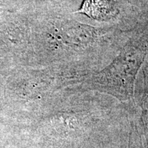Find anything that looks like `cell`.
Instances as JSON below:
<instances>
[{
  "label": "cell",
  "instance_id": "obj_2",
  "mask_svg": "<svg viewBox=\"0 0 148 148\" xmlns=\"http://www.w3.org/2000/svg\"><path fill=\"white\" fill-rule=\"evenodd\" d=\"M96 20H107L116 14L110 0H85L79 11Z\"/></svg>",
  "mask_w": 148,
  "mask_h": 148
},
{
  "label": "cell",
  "instance_id": "obj_1",
  "mask_svg": "<svg viewBox=\"0 0 148 148\" xmlns=\"http://www.w3.org/2000/svg\"><path fill=\"white\" fill-rule=\"evenodd\" d=\"M136 60L125 51L115 60L90 80L92 87L126 101L132 96Z\"/></svg>",
  "mask_w": 148,
  "mask_h": 148
}]
</instances>
